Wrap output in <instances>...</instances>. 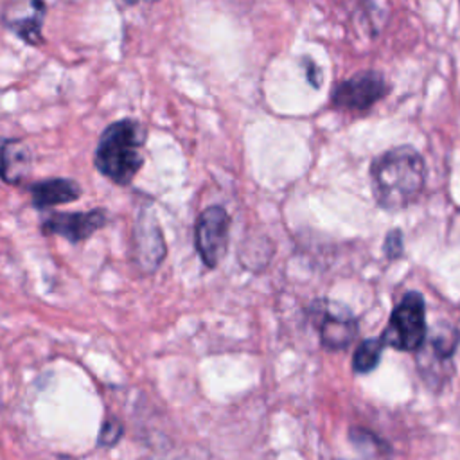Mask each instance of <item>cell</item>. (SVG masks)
<instances>
[{
    "mask_svg": "<svg viewBox=\"0 0 460 460\" xmlns=\"http://www.w3.org/2000/svg\"><path fill=\"white\" fill-rule=\"evenodd\" d=\"M370 183L377 205L401 210L417 201L424 189V160L411 146H397L377 155L370 165Z\"/></svg>",
    "mask_w": 460,
    "mask_h": 460,
    "instance_id": "obj_1",
    "label": "cell"
},
{
    "mask_svg": "<svg viewBox=\"0 0 460 460\" xmlns=\"http://www.w3.org/2000/svg\"><path fill=\"white\" fill-rule=\"evenodd\" d=\"M146 135V128L135 119L110 124L99 137L95 149L93 162L99 172L117 185L131 183L144 165Z\"/></svg>",
    "mask_w": 460,
    "mask_h": 460,
    "instance_id": "obj_2",
    "label": "cell"
},
{
    "mask_svg": "<svg viewBox=\"0 0 460 460\" xmlns=\"http://www.w3.org/2000/svg\"><path fill=\"white\" fill-rule=\"evenodd\" d=\"M426 340V304L419 291L406 293L394 307L381 334L383 345L397 350H417Z\"/></svg>",
    "mask_w": 460,
    "mask_h": 460,
    "instance_id": "obj_3",
    "label": "cell"
},
{
    "mask_svg": "<svg viewBox=\"0 0 460 460\" xmlns=\"http://www.w3.org/2000/svg\"><path fill=\"white\" fill-rule=\"evenodd\" d=\"M230 216L221 205L207 207L196 219L194 244L205 266L216 268L226 255Z\"/></svg>",
    "mask_w": 460,
    "mask_h": 460,
    "instance_id": "obj_4",
    "label": "cell"
},
{
    "mask_svg": "<svg viewBox=\"0 0 460 460\" xmlns=\"http://www.w3.org/2000/svg\"><path fill=\"white\" fill-rule=\"evenodd\" d=\"M388 92L386 79L377 70H361L345 81L338 83L332 90V102L345 110L365 111L381 101Z\"/></svg>",
    "mask_w": 460,
    "mask_h": 460,
    "instance_id": "obj_5",
    "label": "cell"
},
{
    "mask_svg": "<svg viewBox=\"0 0 460 460\" xmlns=\"http://www.w3.org/2000/svg\"><path fill=\"white\" fill-rule=\"evenodd\" d=\"M106 223L108 214L102 208L72 214H50L41 221V232L47 235H61L75 244L93 235Z\"/></svg>",
    "mask_w": 460,
    "mask_h": 460,
    "instance_id": "obj_6",
    "label": "cell"
},
{
    "mask_svg": "<svg viewBox=\"0 0 460 460\" xmlns=\"http://www.w3.org/2000/svg\"><path fill=\"white\" fill-rule=\"evenodd\" d=\"M47 7L41 2H9L2 9V22L27 45L43 43L41 27L45 22Z\"/></svg>",
    "mask_w": 460,
    "mask_h": 460,
    "instance_id": "obj_7",
    "label": "cell"
},
{
    "mask_svg": "<svg viewBox=\"0 0 460 460\" xmlns=\"http://www.w3.org/2000/svg\"><path fill=\"white\" fill-rule=\"evenodd\" d=\"M165 241L153 212L144 208L135 228V259L142 271L153 273L165 257Z\"/></svg>",
    "mask_w": 460,
    "mask_h": 460,
    "instance_id": "obj_8",
    "label": "cell"
},
{
    "mask_svg": "<svg viewBox=\"0 0 460 460\" xmlns=\"http://www.w3.org/2000/svg\"><path fill=\"white\" fill-rule=\"evenodd\" d=\"M318 334L325 349L338 350L350 345L358 332V323L354 316L341 305L334 307L331 304L320 305L318 314Z\"/></svg>",
    "mask_w": 460,
    "mask_h": 460,
    "instance_id": "obj_9",
    "label": "cell"
},
{
    "mask_svg": "<svg viewBox=\"0 0 460 460\" xmlns=\"http://www.w3.org/2000/svg\"><path fill=\"white\" fill-rule=\"evenodd\" d=\"M29 192H31L32 205L36 208L72 203L83 194L79 183L70 178H49V180L36 181L29 187Z\"/></svg>",
    "mask_w": 460,
    "mask_h": 460,
    "instance_id": "obj_10",
    "label": "cell"
},
{
    "mask_svg": "<svg viewBox=\"0 0 460 460\" xmlns=\"http://www.w3.org/2000/svg\"><path fill=\"white\" fill-rule=\"evenodd\" d=\"M32 167L29 147L22 140L0 137V178L5 183H22Z\"/></svg>",
    "mask_w": 460,
    "mask_h": 460,
    "instance_id": "obj_11",
    "label": "cell"
},
{
    "mask_svg": "<svg viewBox=\"0 0 460 460\" xmlns=\"http://www.w3.org/2000/svg\"><path fill=\"white\" fill-rule=\"evenodd\" d=\"M383 341L381 338H368L363 340L356 350H354V358H352V370L356 374H367L370 370H374L379 365L381 354H383Z\"/></svg>",
    "mask_w": 460,
    "mask_h": 460,
    "instance_id": "obj_12",
    "label": "cell"
},
{
    "mask_svg": "<svg viewBox=\"0 0 460 460\" xmlns=\"http://www.w3.org/2000/svg\"><path fill=\"white\" fill-rule=\"evenodd\" d=\"M456 343H458V332L451 327L446 331H435L431 338V349L440 361L449 359L453 356Z\"/></svg>",
    "mask_w": 460,
    "mask_h": 460,
    "instance_id": "obj_13",
    "label": "cell"
},
{
    "mask_svg": "<svg viewBox=\"0 0 460 460\" xmlns=\"http://www.w3.org/2000/svg\"><path fill=\"white\" fill-rule=\"evenodd\" d=\"M404 250V244H402V234L399 228H392L386 237H385V244H383V252L388 259H399L401 253Z\"/></svg>",
    "mask_w": 460,
    "mask_h": 460,
    "instance_id": "obj_14",
    "label": "cell"
},
{
    "mask_svg": "<svg viewBox=\"0 0 460 460\" xmlns=\"http://www.w3.org/2000/svg\"><path fill=\"white\" fill-rule=\"evenodd\" d=\"M120 433H122V424H120L119 420H115V419H108V420L102 424V428H101L99 444H102V446H111V444H115V442L119 440Z\"/></svg>",
    "mask_w": 460,
    "mask_h": 460,
    "instance_id": "obj_15",
    "label": "cell"
}]
</instances>
